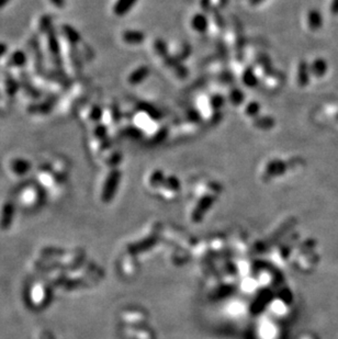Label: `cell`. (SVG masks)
<instances>
[{"mask_svg":"<svg viewBox=\"0 0 338 339\" xmlns=\"http://www.w3.org/2000/svg\"><path fill=\"white\" fill-rule=\"evenodd\" d=\"M31 168V165L28 160L22 159V158H18V159H14L12 160L11 163V169L13 173L21 175L22 176L23 174L28 173L29 169Z\"/></svg>","mask_w":338,"mask_h":339,"instance_id":"6da1fadb","label":"cell"},{"mask_svg":"<svg viewBox=\"0 0 338 339\" xmlns=\"http://www.w3.org/2000/svg\"><path fill=\"white\" fill-rule=\"evenodd\" d=\"M25 54L22 51H17L9 57V66H22L25 63Z\"/></svg>","mask_w":338,"mask_h":339,"instance_id":"7a4b0ae2","label":"cell"},{"mask_svg":"<svg viewBox=\"0 0 338 339\" xmlns=\"http://www.w3.org/2000/svg\"><path fill=\"white\" fill-rule=\"evenodd\" d=\"M136 0H118L116 6H114V12L117 14H123L129 11L130 8Z\"/></svg>","mask_w":338,"mask_h":339,"instance_id":"3957f363","label":"cell"},{"mask_svg":"<svg viewBox=\"0 0 338 339\" xmlns=\"http://www.w3.org/2000/svg\"><path fill=\"white\" fill-rule=\"evenodd\" d=\"M64 36L66 37V39L70 43H72V44H74V43L77 42L78 39H79L77 32L75 31V29L70 28V26H68V25H65L64 26Z\"/></svg>","mask_w":338,"mask_h":339,"instance_id":"277c9868","label":"cell"},{"mask_svg":"<svg viewBox=\"0 0 338 339\" xmlns=\"http://www.w3.org/2000/svg\"><path fill=\"white\" fill-rule=\"evenodd\" d=\"M7 50H8L7 45L4 44V43L0 42V58H1L2 56H4V55H6V54H7Z\"/></svg>","mask_w":338,"mask_h":339,"instance_id":"5b68a950","label":"cell"},{"mask_svg":"<svg viewBox=\"0 0 338 339\" xmlns=\"http://www.w3.org/2000/svg\"><path fill=\"white\" fill-rule=\"evenodd\" d=\"M50 1L54 4V6H56L58 8H62L65 3L64 0H50Z\"/></svg>","mask_w":338,"mask_h":339,"instance_id":"8992f818","label":"cell"},{"mask_svg":"<svg viewBox=\"0 0 338 339\" xmlns=\"http://www.w3.org/2000/svg\"><path fill=\"white\" fill-rule=\"evenodd\" d=\"M8 2H9V0H0V8L6 6Z\"/></svg>","mask_w":338,"mask_h":339,"instance_id":"52a82bcc","label":"cell"}]
</instances>
